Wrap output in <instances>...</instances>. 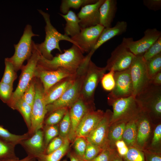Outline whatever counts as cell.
Masks as SVG:
<instances>
[{
  "label": "cell",
  "mask_w": 161,
  "mask_h": 161,
  "mask_svg": "<svg viewBox=\"0 0 161 161\" xmlns=\"http://www.w3.org/2000/svg\"><path fill=\"white\" fill-rule=\"evenodd\" d=\"M13 85L0 82V99L7 104L12 97Z\"/></svg>",
  "instance_id": "obj_42"
},
{
  "label": "cell",
  "mask_w": 161,
  "mask_h": 161,
  "mask_svg": "<svg viewBox=\"0 0 161 161\" xmlns=\"http://www.w3.org/2000/svg\"><path fill=\"white\" fill-rule=\"evenodd\" d=\"M69 108H63L57 109L49 114L48 117L44 120L45 125H54L60 123Z\"/></svg>",
  "instance_id": "obj_36"
},
{
  "label": "cell",
  "mask_w": 161,
  "mask_h": 161,
  "mask_svg": "<svg viewBox=\"0 0 161 161\" xmlns=\"http://www.w3.org/2000/svg\"><path fill=\"white\" fill-rule=\"evenodd\" d=\"M36 158L34 156L28 155L26 157L21 160H12V159H5L3 160L0 161H36Z\"/></svg>",
  "instance_id": "obj_52"
},
{
  "label": "cell",
  "mask_w": 161,
  "mask_h": 161,
  "mask_svg": "<svg viewBox=\"0 0 161 161\" xmlns=\"http://www.w3.org/2000/svg\"><path fill=\"white\" fill-rule=\"evenodd\" d=\"M69 108L71 126L68 139L72 141L75 138L76 131L83 116L88 112L95 110V108L94 104L86 102L80 97Z\"/></svg>",
  "instance_id": "obj_18"
},
{
  "label": "cell",
  "mask_w": 161,
  "mask_h": 161,
  "mask_svg": "<svg viewBox=\"0 0 161 161\" xmlns=\"http://www.w3.org/2000/svg\"><path fill=\"white\" fill-rule=\"evenodd\" d=\"M111 161H124V160L123 159L118 155L116 151Z\"/></svg>",
  "instance_id": "obj_53"
},
{
  "label": "cell",
  "mask_w": 161,
  "mask_h": 161,
  "mask_svg": "<svg viewBox=\"0 0 161 161\" xmlns=\"http://www.w3.org/2000/svg\"><path fill=\"white\" fill-rule=\"evenodd\" d=\"M136 146L143 150L146 148L151 137L154 126L148 113L142 111L137 120Z\"/></svg>",
  "instance_id": "obj_16"
},
{
  "label": "cell",
  "mask_w": 161,
  "mask_h": 161,
  "mask_svg": "<svg viewBox=\"0 0 161 161\" xmlns=\"http://www.w3.org/2000/svg\"><path fill=\"white\" fill-rule=\"evenodd\" d=\"M143 55H135L129 68L133 86L132 95L136 97L150 83L147 70L146 62Z\"/></svg>",
  "instance_id": "obj_10"
},
{
  "label": "cell",
  "mask_w": 161,
  "mask_h": 161,
  "mask_svg": "<svg viewBox=\"0 0 161 161\" xmlns=\"http://www.w3.org/2000/svg\"><path fill=\"white\" fill-rule=\"evenodd\" d=\"M97 0H62L60 6L61 12L63 14H66L71 8L79 9L87 4L95 3Z\"/></svg>",
  "instance_id": "obj_31"
},
{
  "label": "cell",
  "mask_w": 161,
  "mask_h": 161,
  "mask_svg": "<svg viewBox=\"0 0 161 161\" xmlns=\"http://www.w3.org/2000/svg\"><path fill=\"white\" fill-rule=\"evenodd\" d=\"M37 36L39 35L33 33L31 25H26L18 42L14 44V55L10 58H5L12 64L16 72L21 69L24 61L31 57L34 42L32 38Z\"/></svg>",
  "instance_id": "obj_6"
},
{
  "label": "cell",
  "mask_w": 161,
  "mask_h": 161,
  "mask_svg": "<svg viewBox=\"0 0 161 161\" xmlns=\"http://www.w3.org/2000/svg\"><path fill=\"white\" fill-rule=\"evenodd\" d=\"M135 98L142 110L148 113L154 124L161 122V86L150 83Z\"/></svg>",
  "instance_id": "obj_4"
},
{
  "label": "cell",
  "mask_w": 161,
  "mask_h": 161,
  "mask_svg": "<svg viewBox=\"0 0 161 161\" xmlns=\"http://www.w3.org/2000/svg\"><path fill=\"white\" fill-rule=\"evenodd\" d=\"M30 136L28 132L21 135L13 134L0 126V139L7 142L16 145Z\"/></svg>",
  "instance_id": "obj_32"
},
{
  "label": "cell",
  "mask_w": 161,
  "mask_h": 161,
  "mask_svg": "<svg viewBox=\"0 0 161 161\" xmlns=\"http://www.w3.org/2000/svg\"><path fill=\"white\" fill-rule=\"evenodd\" d=\"M74 140V147L75 153L80 157L83 158L88 143L86 138L76 137Z\"/></svg>",
  "instance_id": "obj_45"
},
{
  "label": "cell",
  "mask_w": 161,
  "mask_h": 161,
  "mask_svg": "<svg viewBox=\"0 0 161 161\" xmlns=\"http://www.w3.org/2000/svg\"><path fill=\"white\" fill-rule=\"evenodd\" d=\"M70 141L68 138H66L62 145L58 150L49 154L38 155L35 158L38 161H60L69 152Z\"/></svg>",
  "instance_id": "obj_26"
},
{
  "label": "cell",
  "mask_w": 161,
  "mask_h": 161,
  "mask_svg": "<svg viewBox=\"0 0 161 161\" xmlns=\"http://www.w3.org/2000/svg\"><path fill=\"white\" fill-rule=\"evenodd\" d=\"M38 10L42 15L46 23L45 27L46 35L44 41L41 44H35L36 47L41 56L47 59L50 60L53 57L51 53L53 50L57 49L61 53H62L59 45L61 41H67L76 45L71 38L61 33L53 26L51 23L50 15L48 13L41 10Z\"/></svg>",
  "instance_id": "obj_3"
},
{
  "label": "cell",
  "mask_w": 161,
  "mask_h": 161,
  "mask_svg": "<svg viewBox=\"0 0 161 161\" xmlns=\"http://www.w3.org/2000/svg\"><path fill=\"white\" fill-rule=\"evenodd\" d=\"M112 112L108 109L95 128L86 138L87 141L103 149L109 146L108 134Z\"/></svg>",
  "instance_id": "obj_15"
},
{
  "label": "cell",
  "mask_w": 161,
  "mask_h": 161,
  "mask_svg": "<svg viewBox=\"0 0 161 161\" xmlns=\"http://www.w3.org/2000/svg\"><path fill=\"white\" fill-rule=\"evenodd\" d=\"M64 139L59 135L54 138L47 146L44 154H49L59 148L63 144Z\"/></svg>",
  "instance_id": "obj_47"
},
{
  "label": "cell",
  "mask_w": 161,
  "mask_h": 161,
  "mask_svg": "<svg viewBox=\"0 0 161 161\" xmlns=\"http://www.w3.org/2000/svg\"><path fill=\"white\" fill-rule=\"evenodd\" d=\"M28 155L33 156L44 154L46 148L44 141V132L42 129L37 131L28 138L20 143Z\"/></svg>",
  "instance_id": "obj_21"
},
{
  "label": "cell",
  "mask_w": 161,
  "mask_h": 161,
  "mask_svg": "<svg viewBox=\"0 0 161 161\" xmlns=\"http://www.w3.org/2000/svg\"><path fill=\"white\" fill-rule=\"evenodd\" d=\"M16 145L0 139V160L5 159H18L15 152Z\"/></svg>",
  "instance_id": "obj_33"
},
{
  "label": "cell",
  "mask_w": 161,
  "mask_h": 161,
  "mask_svg": "<svg viewBox=\"0 0 161 161\" xmlns=\"http://www.w3.org/2000/svg\"><path fill=\"white\" fill-rule=\"evenodd\" d=\"M104 28L100 24L82 28L78 34L71 38L83 53H89L95 46Z\"/></svg>",
  "instance_id": "obj_14"
},
{
  "label": "cell",
  "mask_w": 161,
  "mask_h": 161,
  "mask_svg": "<svg viewBox=\"0 0 161 161\" xmlns=\"http://www.w3.org/2000/svg\"><path fill=\"white\" fill-rule=\"evenodd\" d=\"M41 55L34 42L32 55L28 60L27 64L23 65L21 68V72L18 83L15 90L13 92L10 101L7 104L10 107L22 97L31 81L35 77V70Z\"/></svg>",
  "instance_id": "obj_7"
},
{
  "label": "cell",
  "mask_w": 161,
  "mask_h": 161,
  "mask_svg": "<svg viewBox=\"0 0 161 161\" xmlns=\"http://www.w3.org/2000/svg\"><path fill=\"white\" fill-rule=\"evenodd\" d=\"M135 55L121 43L112 52L105 67L106 70L112 69L121 72L129 69Z\"/></svg>",
  "instance_id": "obj_13"
},
{
  "label": "cell",
  "mask_w": 161,
  "mask_h": 161,
  "mask_svg": "<svg viewBox=\"0 0 161 161\" xmlns=\"http://www.w3.org/2000/svg\"><path fill=\"white\" fill-rule=\"evenodd\" d=\"M116 0H105L99 9V24L104 28L111 27L117 10Z\"/></svg>",
  "instance_id": "obj_24"
},
{
  "label": "cell",
  "mask_w": 161,
  "mask_h": 161,
  "mask_svg": "<svg viewBox=\"0 0 161 161\" xmlns=\"http://www.w3.org/2000/svg\"><path fill=\"white\" fill-rule=\"evenodd\" d=\"M161 53V36L143 54V57L146 61Z\"/></svg>",
  "instance_id": "obj_44"
},
{
  "label": "cell",
  "mask_w": 161,
  "mask_h": 161,
  "mask_svg": "<svg viewBox=\"0 0 161 161\" xmlns=\"http://www.w3.org/2000/svg\"><path fill=\"white\" fill-rule=\"evenodd\" d=\"M66 21L64 28V35L73 37L80 32L81 27L80 20L77 15L72 10H69L65 14H59Z\"/></svg>",
  "instance_id": "obj_25"
},
{
  "label": "cell",
  "mask_w": 161,
  "mask_h": 161,
  "mask_svg": "<svg viewBox=\"0 0 161 161\" xmlns=\"http://www.w3.org/2000/svg\"><path fill=\"white\" fill-rule=\"evenodd\" d=\"M116 151L115 148L107 146L91 161H111Z\"/></svg>",
  "instance_id": "obj_46"
},
{
  "label": "cell",
  "mask_w": 161,
  "mask_h": 161,
  "mask_svg": "<svg viewBox=\"0 0 161 161\" xmlns=\"http://www.w3.org/2000/svg\"><path fill=\"white\" fill-rule=\"evenodd\" d=\"M71 126L69 110L68 109L58 125L59 136L64 139L68 138Z\"/></svg>",
  "instance_id": "obj_37"
},
{
  "label": "cell",
  "mask_w": 161,
  "mask_h": 161,
  "mask_svg": "<svg viewBox=\"0 0 161 161\" xmlns=\"http://www.w3.org/2000/svg\"><path fill=\"white\" fill-rule=\"evenodd\" d=\"M62 161H67L66 160H64Z\"/></svg>",
  "instance_id": "obj_54"
},
{
  "label": "cell",
  "mask_w": 161,
  "mask_h": 161,
  "mask_svg": "<svg viewBox=\"0 0 161 161\" xmlns=\"http://www.w3.org/2000/svg\"><path fill=\"white\" fill-rule=\"evenodd\" d=\"M129 147L128 152L123 158L124 161H145L143 150L136 146Z\"/></svg>",
  "instance_id": "obj_38"
},
{
  "label": "cell",
  "mask_w": 161,
  "mask_h": 161,
  "mask_svg": "<svg viewBox=\"0 0 161 161\" xmlns=\"http://www.w3.org/2000/svg\"><path fill=\"white\" fill-rule=\"evenodd\" d=\"M35 78V94L32 107L31 126L28 132L30 136L38 130L43 129L45 117L47 113V105L44 99L43 86L40 80Z\"/></svg>",
  "instance_id": "obj_9"
},
{
  "label": "cell",
  "mask_w": 161,
  "mask_h": 161,
  "mask_svg": "<svg viewBox=\"0 0 161 161\" xmlns=\"http://www.w3.org/2000/svg\"><path fill=\"white\" fill-rule=\"evenodd\" d=\"M75 74L63 68H59L56 70H48L37 65L35 77L38 79L42 83L45 93L62 79L72 76Z\"/></svg>",
  "instance_id": "obj_17"
},
{
  "label": "cell",
  "mask_w": 161,
  "mask_h": 161,
  "mask_svg": "<svg viewBox=\"0 0 161 161\" xmlns=\"http://www.w3.org/2000/svg\"><path fill=\"white\" fill-rule=\"evenodd\" d=\"M67 155L70 161H86L83 158L77 155L75 152H68Z\"/></svg>",
  "instance_id": "obj_51"
},
{
  "label": "cell",
  "mask_w": 161,
  "mask_h": 161,
  "mask_svg": "<svg viewBox=\"0 0 161 161\" xmlns=\"http://www.w3.org/2000/svg\"><path fill=\"white\" fill-rule=\"evenodd\" d=\"M44 141L45 147L47 148L50 141L59 135L58 125H45L44 130Z\"/></svg>",
  "instance_id": "obj_40"
},
{
  "label": "cell",
  "mask_w": 161,
  "mask_h": 161,
  "mask_svg": "<svg viewBox=\"0 0 161 161\" xmlns=\"http://www.w3.org/2000/svg\"><path fill=\"white\" fill-rule=\"evenodd\" d=\"M64 52L58 54L51 60L47 59L41 55L37 65L48 70L65 69L75 74L83 62L85 56L76 45L73 44Z\"/></svg>",
  "instance_id": "obj_1"
},
{
  "label": "cell",
  "mask_w": 161,
  "mask_h": 161,
  "mask_svg": "<svg viewBox=\"0 0 161 161\" xmlns=\"http://www.w3.org/2000/svg\"><path fill=\"white\" fill-rule=\"evenodd\" d=\"M140 39L134 41L132 38H124L121 43L135 55H143L161 36V32L155 28L148 29Z\"/></svg>",
  "instance_id": "obj_11"
},
{
  "label": "cell",
  "mask_w": 161,
  "mask_h": 161,
  "mask_svg": "<svg viewBox=\"0 0 161 161\" xmlns=\"http://www.w3.org/2000/svg\"><path fill=\"white\" fill-rule=\"evenodd\" d=\"M126 123L119 122L110 125L108 134V140L110 147L115 148V143L117 140L122 139Z\"/></svg>",
  "instance_id": "obj_27"
},
{
  "label": "cell",
  "mask_w": 161,
  "mask_h": 161,
  "mask_svg": "<svg viewBox=\"0 0 161 161\" xmlns=\"http://www.w3.org/2000/svg\"><path fill=\"white\" fill-rule=\"evenodd\" d=\"M75 74L62 79L44 93V99L47 105L52 103L61 97L73 82Z\"/></svg>",
  "instance_id": "obj_23"
},
{
  "label": "cell",
  "mask_w": 161,
  "mask_h": 161,
  "mask_svg": "<svg viewBox=\"0 0 161 161\" xmlns=\"http://www.w3.org/2000/svg\"><path fill=\"white\" fill-rule=\"evenodd\" d=\"M105 0H97L95 3L82 7L77 14L81 29L99 24V9Z\"/></svg>",
  "instance_id": "obj_19"
},
{
  "label": "cell",
  "mask_w": 161,
  "mask_h": 161,
  "mask_svg": "<svg viewBox=\"0 0 161 161\" xmlns=\"http://www.w3.org/2000/svg\"><path fill=\"white\" fill-rule=\"evenodd\" d=\"M147 74L150 80L161 72V53L146 61Z\"/></svg>",
  "instance_id": "obj_34"
},
{
  "label": "cell",
  "mask_w": 161,
  "mask_h": 161,
  "mask_svg": "<svg viewBox=\"0 0 161 161\" xmlns=\"http://www.w3.org/2000/svg\"><path fill=\"white\" fill-rule=\"evenodd\" d=\"M150 83L155 86H161V72L155 75L150 80Z\"/></svg>",
  "instance_id": "obj_50"
},
{
  "label": "cell",
  "mask_w": 161,
  "mask_h": 161,
  "mask_svg": "<svg viewBox=\"0 0 161 161\" xmlns=\"http://www.w3.org/2000/svg\"><path fill=\"white\" fill-rule=\"evenodd\" d=\"M137 119L127 122L123 132L122 139L129 147L136 146Z\"/></svg>",
  "instance_id": "obj_28"
},
{
  "label": "cell",
  "mask_w": 161,
  "mask_h": 161,
  "mask_svg": "<svg viewBox=\"0 0 161 161\" xmlns=\"http://www.w3.org/2000/svg\"><path fill=\"white\" fill-rule=\"evenodd\" d=\"M115 72L112 69L103 74L101 78L100 82L103 89L107 91H112L115 84L114 74Z\"/></svg>",
  "instance_id": "obj_39"
},
{
  "label": "cell",
  "mask_w": 161,
  "mask_h": 161,
  "mask_svg": "<svg viewBox=\"0 0 161 161\" xmlns=\"http://www.w3.org/2000/svg\"><path fill=\"white\" fill-rule=\"evenodd\" d=\"M104 112L98 109L91 110L83 116L77 128L75 138L82 137L86 138L95 128L103 117Z\"/></svg>",
  "instance_id": "obj_20"
},
{
  "label": "cell",
  "mask_w": 161,
  "mask_h": 161,
  "mask_svg": "<svg viewBox=\"0 0 161 161\" xmlns=\"http://www.w3.org/2000/svg\"><path fill=\"white\" fill-rule=\"evenodd\" d=\"M106 71L105 67H98L91 59L89 60L85 74L80 96L86 102L94 104L96 89Z\"/></svg>",
  "instance_id": "obj_8"
},
{
  "label": "cell",
  "mask_w": 161,
  "mask_h": 161,
  "mask_svg": "<svg viewBox=\"0 0 161 161\" xmlns=\"http://www.w3.org/2000/svg\"><path fill=\"white\" fill-rule=\"evenodd\" d=\"M143 3L148 9L155 11L161 8V0H143Z\"/></svg>",
  "instance_id": "obj_49"
},
{
  "label": "cell",
  "mask_w": 161,
  "mask_h": 161,
  "mask_svg": "<svg viewBox=\"0 0 161 161\" xmlns=\"http://www.w3.org/2000/svg\"><path fill=\"white\" fill-rule=\"evenodd\" d=\"M16 110L21 114L28 128V131L31 126V113L32 108L21 97L17 100L10 107Z\"/></svg>",
  "instance_id": "obj_29"
},
{
  "label": "cell",
  "mask_w": 161,
  "mask_h": 161,
  "mask_svg": "<svg viewBox=\"0 0 161 161\" xmlns=\"http://www.w3.org/2000/svg\"><path fill=\"white\" fill-rule=\"evenodd\" d=\"M89 61L84 60L76 72L74 80L58 99L47 105V113L61 108H70L79 98Z\"/></svg>",
  "instance_id": "obj_2"
},
{
  "label": "cell",
  "mask_w": 161,
  "mask_h": 161,
  "mask_svg": "<svg viewBox=\"0 0 161 161\" xmlns=\"http://www.w3.org/2000/svg\"><path fill=\"white\" fill-rule=\"evenodd\" d=\"M127 23L122 21H117L113 27L104 28L93 48L89 52L92 55L95 51L103 44L116 36L121 35L127 29Z\"/></svg>",
  "instance_id": "obj_22"
},
{
  "label": "cell",
  "mask_w": 161,
  "mask_h": 161,
  "mask_svg": "<svg viewBox=\"0 0 161 161\" xmlns=\"http://www.w3.org/2000/svg\"><path fill=\"white\" fill-rule=\"evenodd\" d=\"M102 149L100 147L88 142L84 154V159L86 161H91L100 153Z\"/></svg>",
  "instance_id": "obj_43"
},
{
  "label": "cell",
  "mask_w": 161,
  "mask_h": 161,
  "mask_svg": "<svg viewBox=\"0 0 161 161\" xmlns=\"http://www.w3.org/2000/svg\"><path fill=\"white\" fill-rule=\"evenodd\" d=\"M145 149L161 153V122L155 125L151 137Z\"/></svg>",
  "instance_id": "obj_30"
},
{
  "label": "cell",
  "mask_w": 161,
  "mask_h": 161,
  "mask_svg": "<svg viewBox=\"0 0 161 161\" xmlns=\"http://www.w3.org/2000/svg\"><path fill=\"white\" fill-rule=\"evenodd\" d=\"M4 62V71L1 81L13 85L14 81L17 77L16 72L13 65L10 62L5 59Z\"/></svg>",
  "instance_id": "obj_35"
},
{
  "label": "cell",
  "mask_w": 161,
  "mask_h": 161,
  "mask_svg": "<svg viewBox=\"0 0 161 161\" xmlns=\"http://www.w3.org/2000/svg\"><path fill=\"white\" fill-rule=\"evenodd\" d=\"M143 151L145 161H161V153L154 152L147 149Z\"/></svg>",
  "instance_id": "obj_48"
},
{
  "label": "cell",
  "mask_w": 161,
  "mask_h": 161,
  "mask_svg": "<svg viewBox=\"0 0 161 161\" xmlns=\"http://www.w3.org/2000/svg\"><path fill=\"white\" fill-rule=\"evenodd\" d=\"M36 78L34 77L31 81L25 91L22 97L23 100L32 107L35 94Z\"/></svg>",
  "instance_id": "obj_41"
},
{
  "label": "cell",
  "mask_w": 161,
  "mask_h": 161,
  "mask_svg": "<svg viewBox=\"0 0 161 161\" xmlns=\"http://www.w3.org/2000/svg\"><path fill=\"white\" fill-rule=\"evenodd\" d=\"M110 106H112L113 111L110 125L119 122L127 123L136 119L142 111L135 97L132 95L117 99Z\"/></svg>",
  "instance_id": "obj_5"
},
{
  "label": "cell",
  "mask_w": 161,
  "mask_h": 161,
  "mask_svg": "<svg viewBox=\"0 0 161 161\" xmlns=\"http://www.w3.org/2000/svg\"><path fill=\"white\" fill-rule=\"evenodd\" d=\"M114 78L115 86L108 95V103L110 106L117 99L132 95L133 92V86L129 68L122 71L115 72Z\"/></svg>",
  "instance_id": "obj_12"
}]
</instances>
